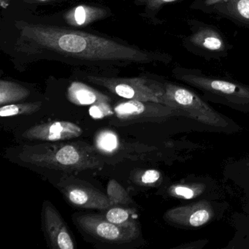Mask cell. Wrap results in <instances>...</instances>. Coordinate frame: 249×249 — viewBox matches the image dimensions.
<instances>
[{"instance_id": "5", "label": "cell", "mask_w": 249, "mask_h": 249, "mask_svg": "<svg viewBox=\"0 0 249 249\" xmlns=\"http://www.w3.org/2000/svg\"><path fill=\"white\" fill-rule=\"evenodd\" d=\"M59 187L68 202L78 208L107 210L112 207L107 195L85 182L68 178L62 180Z\"/></svg>"}, {"instance_id": "17", "label": "cell", "mask_w": 249, "mask_h": 249, "mask_svg": "<svg viewBox=\"0 0 249 249\" xmlns=\"http://www.w3.org/2000/svg\"><path fill=\"white\" fill-rule=\"evenodd\" d=\"M227 1V9L230 15L249 24V0Z\"/></svg>"}, {"instance_id": "25", "label": "cell", "mask_w": 249, "mask_h": 249, "mask_svg": "<svg viewBox=\"0 0 249 249\" xmlns=\"http://www.w3.org/2000/svg\"><path fill=\"white\" fill-rule=\"evenodd\" d=\"M40 2H48V1H51V0H38Z\"/></svg>"}, {"instance_id": "22", "label": "cell", "mask_w": 249, "mask_h": 249, "mask_svg": "<svg viewBox=\"0 0 249 249\" xmlns=\"http://www.w3.org/2000/svg\"><path fill=\"white\" fill-rule=\"evenodd\" d=\"M178 0H140L141 3L145 4L148 8L156 9L160 8L161 5L170 2H176Z\"/></svg>"}, {"instance_id": "13", "label": "cell", "mask_w": 249, "mask_h": 249, "mask_svg": "<svg viewBox=\"0 0 249 249\" xmlns=\"http://www.w3.org/2000/svg\"><path fill=\"white\" fill-rule=\"evenodd\" d=\"M103 14L104 11L100 8L80 5L68 14L66 18L68 22L82 26L97 19Z\"/></svg>"}, {"instance_id": "18", "label": "cell", "mask_w": 249, "mask_h": 249, "mask_svg": "<svg viewBox=\"0 0 249 249\" xmlns=\"http://www.w3.org/2000/svg\"><path fill=\"white\" fill-rule=\"evenodd\" d=\"M134 215L135 214L130 210L119 206H113L107 209L106 213L103 215L107 221L113 224H124L130 221H134L132 218Z\"/></svg>"}, {"instance_id": "7", "label": "cell", "mask_w": 249, "mask_h": 249, "mask_svg": "<svg viewBox=\"0 0 249 249\" xmlns=\"http://www.w3.org/2000/svg\"><path fill=\"white\" fill-rule=\"evenodd\" d=\"M83 130L69 122H53L36 125L23 133V137L30 141H55L73 139L82 135Z\"/></svg>"}, {"instance_id": "1", "label": "cell", "mask_w": 249, "mask_h": 249, "mask_svg": "<svg viewBox=\"0 0 249 249\" xmlns=\"http://www.w3.org/2000/svg\"><path fill=\"white\" fill-rule=\"evenodd\" d=\"M15 50L29 59H51L74 66L117 68L161 60L160 54L71 29L18 21Z\"/></svg>"}, {"instance_id": "3", "label": "cell", "mask_w": 249, "mask_h": 249, "mask_svg": "<svg viewBox=\"0 0 249 249\" xmlns=\"http://www.w3.org/2000/svg\"><path fill=\"white\" fill-rule=\"evenodd\" d=\"M87 80L122 98L164 103V88L159 83L144 78H108L88 75Z\"/></svg>"}, {"instance_id": "9", "label": "cell", "mask_w": 249, "mask_h": 249, "mask_svg": "<svg viewBox=\"0 0 249 249\" xmlns=\"http://www.w3.org/2000/svg\"><path fill=\"white\" fill-rule=\"evenodd\" d=\"M156 103L138 100L122 102L113 108L114 115L119 122L127 124L148 121L159 115L160 108Z\"/></svg>"}, {"instance_id": "15", "label": "cell", "mask_w": 249, "mask_h": 249, "mask_svg": "<svg viewBox=\"0 0 249 249\" xmlns=\"http://www.w3.org/2000/svg\"><path fill=\"white\" fill-rule=\"evenodd\" d=\"M95 147L100 152L110 154L119 148V141L117 135L113 131L103 130L96 135L94 139Z\"/></svg>"}, {"instance_id": "10", "label": "cell", "mask_w": 249, "mask_h": 249, "mask_svg": "<svg viewBox=\"0 0 249 249\" xmlns=\"http://www.w3.org/2000/svg\"><path fill=\"white\" fill-rule=\"evenodd\" d=\"M68 98L76 106H92L111 101L110 97L81 82L71 84L68 90Z\"/></svg>"}, {"instance_id": "2", "label": "cell", "mask_w": 249, "mask_h": 249, "mask_svg": "<svg viewBox=\"0 0 249 249\" xmlns=\"http://www.w3.org/2000/svg\"><path fill=\"white\" fill-rule=\"evenodd\" d=\"M18 157L37 167L65 172L99 169L104 164L95 148L83 142L27 145Z\"/></svg>"}, {"instance_id": "16", "label": "cell", "mask_w": 249, "mask_h": 249, "mask_svg": "<svg viewBox=\"0 0 249 249\" xmlns=\"http://www.w3.org/2000/svg\"><path fill=\"white\" fill-rule=\"evenodd\" d=\"M42 103H22V104L5 105L0 107L1 117L18 116V115L30 114L38 111L41 107Z\"/></svg>"}, {"instance_id": "6", "label": "cell", "mask_w": 249, "mask_h": 249, "mask_svg": "<svg viewBox=\"0 0 249 249\" xmlns=\"http://www.w3.org/2000/svg\"><path fill=\"white\" fill-rule=\"evenodd\" d=\"M42 221L48 244L55 249H74L73 240L65 221L56 208L45 201L42 211Z\"/></svg>"}, {"instance_id": "12", "label": "cell", "mask_w": 249, "mask_h": 249, "mask_svg": "<svg viewBox=\"0 0 249 249\" xmlns=\"http://www.w3.org/2000/svg\"><path fill=\"white\" fill-rule=\"evenodd\" d=\"M30 91L25 87L1 80L0 81V104L1 106L14 103L24 100L30 95Z\"/></svg>"}, {"instance_id": "24", "label": "cell", "mask_w": 249, "mask_h": 249, "mask_svg": "<svg viewBox=\"0 0 249 249\" xmlns=\"http://www.w3.org/2000/svg\"><path fill=\"white\" fill-rule=\"evenodd\" d=\"M224 0H205V5L206 6H211V5H215V4L219 3Z\"/></svg>"}, {"instance_id": "19", "label": "cell", "mask_w": 249, "mask_h": 249, "mask_svg": "<svg viewBox=\"0 0 249 249\" xmlns=\"http://www.w3.org/2000/svg\"><path fill=\"white\" fill-rule=\"evenodd\" d=\"M89 115L94 119H101L114 115L110 103H99L92 105L89 108Z\"/></svg>"}, {"instance_id": "4", "label": "cell", "mask_w": 249, "mask_h": 249, "mask_svg": "<svg viewBox=\"0 0 249 249\" xmlns=\"http://www.w3.org/2000/svg\"><path fill=\"white\" fill-rule=\"evenodd\" d=\"M73 219L86 234L106 243H130L138 237L139 231L135 221L116 224L107 221L104 215L98 214H77L74 215Z\"/></svg>"}, {"instance_id": "20", "label": "cell", "mask_w": 249, "mask_h": 249, "mask_svg": "<svg viewBox=\"0 0 249 249\" xmlns=\"http://www.w3.org/2000/svg\"><path fill=\"white\" fill-rule=\"evenodd\" d=\"M209 219V213L205 210H199L194 213L189 218V223L193 227H199L206 223Z\"/></svg>"}, {"instance_id": "11", "label": "cell", "mask_w": 249, "mask_h": 249, "mask_svg": "<svg viewBox=\"0 0 249 249\" xmlns=\"http://www.w3.org/2000/svg\"><path fill=\"white\" fill-rule=\"evenodd\" d=\"M191 40L195 46L211 52H222L225 49L222 37L211 29H200L192 36Z\"/></svg>"}, {"instance_id": "23", "label": "cell", "mask_w": 249, "mask_h": 249, "mask_svg": "<svg viewBox=\"0 0 249 249\" xmlns=\"http://www.w3.org/2000/svg\"><path fill=\"white\" fill-rule=\"evenodd\" d=\"M175 192L178 195L183 196V197L186 198V199H190V198L193 197L194 196L193 191L186 187H181V186L176 187L175 189Z\"/></svg>"}, {"instance_id": "14", "label": "cell", "mask_w": 249, "mask_h": 249, "mask_svg": "<svg viewBox=\"0 0 249 249\" xmlns=\"http://www.w3.org/2000/svg\"><path fill=\"white\" fill-rule=\"evenodd\" d=\"M107 197L110 199L112 207L119 205H133L135 202L129 196L124 188L116 180H110L107 183Z\"/></svg>"}, {"instance_id": "8", "label": "cell", "mask_w": 249, "mask_h": 249, "mask_svg": "<svg viewBox=\"0 0 249 249\" xmlns=\"http://www.w3.org/2000/svg\"><path fill=\"white\" fill-rule=\"evenodd\" d=\"M179 78L199 88L224 95H237L241 98H249V89L237 84L222 80L213 79L203 75H197L192 71H181Z\"/></svg>"}, {"instance_id": "21", "label": "cell", "mask_w": 249, "mask_h": 249, "mask_svg": "<svg viewBox=\"0 0 249 249\" xmlns=\"http://www.w3.org/2000/svg\"><path fill=\"white\" fill-rule=\"evenodd\" d=\"M160 178V172L155 170H148L141 175V181L143 184H152L157 182Z\"/></svg>"}]
</instances>
